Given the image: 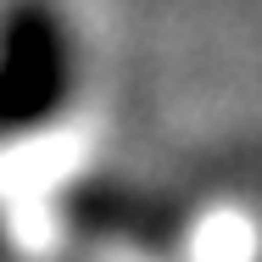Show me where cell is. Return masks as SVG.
<instances>
[{"label":"cell","instance_id":"1","mask_svg":"<svg viewBox=\"0 0 262 262\" xmlns=\"http://www.w3.org/2000/svg\"><path fill=\"white\" fill-rule=\"evenodd\" d=\"M78 90L73 23L56 0L0 6V140L51 128Z\"/></svg>","mask_w":262,"mask_h":262}]
</instances>
